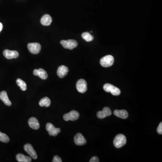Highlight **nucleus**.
<instances>
[{
  "label": "nucleus",
  "instance_id": "23",
  "mask_svg": "<svg viewBox=\"0 0 162 162\" xmlns=\"http://www.w3.org/2000/svg\"><path fill=\"white\" fill-rule=\"evenodd\" d=\"M0 141L4 143H8L10 141V139L7 135L0 132Z\"/></svg>",
  "mask_w": 162,
  "mask_h": 162
},
{
  "label": "nucleus",
  "instance_id": "3",
  "mask_svg": "<svg viewBox=\"0 0 162 162\" xmlns=\"http://www.w3.org/2000/svg\"><path fill=\"white\" fill-rule=\"evenodd\" d=\"M114 58L111 55H107L101 58L100 64L103 67H109L112 66L114 63Z\"/></svg>",
  "mask_w": 162,
  "mask_h": 162
},
{
  "label": "nucleus",
  "instance_id": "26",
  "mask_svg": "<svg viewBox=\"0 0 162 162\" xmlns=\"http://www.w3.org/2000/svg\"><path fill=\"white\" fill-rule=\"evenodd\" d=\"M99 158L96 156H94L90 160V162H99Z\"/></svg>",
  "mask_w": 162,
  "mask_h": 162
},
{
  "label": "nucleus",
  "instance_id": "18",
  "mask_svg": "<svg viewBox=\"0 0 162 162\" xmlns=\"http://www.w3.org/2000/svg\"><path fill=\"white\" fill-rule=\"evenodd\" d=\"M52 21V18L49 14L43 15L41 19V23L44 26L50 25Z\"/></svg>",
  "mask_w": 162,
  "mask_h": 162
},
{
  "label": "nucleus",
  "instance_id": "2",
  "mask_svg": "<svg viewBox=\"0 0 162 162\" xmlns=\"http://www.w3.org/2000/svg\"><path fill=\"white\" fill-rule=\"evenodd\" d=\"M103 88L104 90L106 92H110L113 96H119L121 93V91L119 89L112 84H109V83L104 84Z\"/></svg>",
  "mask_w": 162,
  "mask_h": 162
},
{
  "label": "nucleus",
  "instance_id": "14",
  "mask_svg": "<svg viewBox=\"0 0 162 162\" xmlns=\"http://www.w3.org/2000/svg\"><path fill=\"white\" fill-rule=\"evenodd\" d=\"M33 74L40 77L42 79H46L48 77V74L45 70L43 69H39V70H34Z\"/></svg>",
  "mask_w": 162,
  "mask_h": 162
},
{
  "label": "nucleus",
  "instance_id": "20",
  "mask_svg": "<svg viewBox=\"0 0 162 162\" xmlns=\"http://www.w3.org/2000/svg\"><path fill=\"white\" fill-rule=\"evenodd\" d=\"M51 104L50 99L48 97H45L41 99L39 102V106L41 107L46 106L47 107L50 106Z\"/></svg>",
  "mask_w": 162,
  "mask_h": 162
},
{
  "label": "nucleus",
  "instance_id": "16",
  "mask_svg": "<svg viewBox=\"0 0 162 162\" xmlns=\"http://www.w3.org/2000/svg\"><path fill=\"white\" fill-rule=\"evenodd\" d=\"M0 99L5 104L10 106L12 104L11 101L9 100L6 91H2L0 93Z\"/></svg>",
  "mask_w": 162,
  "mask_h": 162
},
{
  "label": "nucleus",
  "instance_id": "4",
  "mask_svg": "<svg viewBox=\"0 0 162 162\" xmlns=\"http://www.w3.org/2000/svg\"><path fill=\"white\" fill-rule=\"evenodd\" d=\"M60 43L64 48L70 50L74 49L78 45L77 41L75 40H62L60 41Z\"/></svg>",
  "mask_w": 162,
  "mask_h": 162
},
{
  "label": "nucleus",
  "instance_id": "9",
  "mask_svg": "<svg viewBox=\"0 0 162 162\" xmlns=\"http://www.w3.org/2000/svg\"><path fill=\"white\" fill-rule=\"evenodd\" d=\"M24 149L26 152L33 159H36L37 158V154L33 148V146L30 144H27L24 146Z\"/></svg>",
  "mask_w": 162,
  "mask_h": 162
},
{
  "label": "nucleus",
  "instance_id": "19",
  "mask_svg": "<svg viewBox=\"0 0 162 162\" xmlns=\"http://www.w3.org/2000/svg\"><path fill=\"white\" fill-rule=\"evenodd\" d=\"M17 160L20 162H31L32 159L30 157L24 155L22 153H18L16 156Z\"/></svg>",
  "mask_w": 162,
  "mask_h": 162
},
{
  "label": "nucleus",
  "instance_id": "13",
  "mask_svg": "<svg viewBox=\"0 0 162 162\" xmlns=\"http://www.w3.org/2000/svg\"><path fill=\"white\" fill-rule=\"evenodd\" d=\"M69 70L68 68L64 65H61L58 68L57 71V74L58 76L60 78H63L65 76L67 75Z\"/></svg>",
  "mask_w": 162,
  "mask_h": 162
},
{
  "label": "nucleus",
  "instance_id": "7",
  "mask_svg": "<svg viewBox=\"0 0 162 162\" xmlns=\"http://www.w3.org/2000/svg\"><path fill=\"white\" fill-rule=\"evenodd\" d=\"M76 88L78 92L84 93L87 91V83L85 80L81 79L77 83Z\"/></svg>",
  "mask_w": 162,
  "mask_h": 162
},
{
  "label": "nucleus",
  "instance_id": "11",
  "mask_svg": "<svg viewBox=\"0 0 162 162\" xmlns=\"http://www.w3.org/2000/svg\"><path fill=\"white\" fill-rule=\"evenodd\" d=\"M3 55L7 59H10L17 58L19 56V54L16 51H10L5 50L3 52Z\"/></svg>",
  "mask_w": 162,
  "mask_h": 162
},
{
  "label": "nucleus",
  "instance_id": "17",
  "mask_svg": "<svg viewBox=\"0 0 162 162\" xmlns=\"http://www.w3.org/2000/svg\"><path fill=\"white\" fill-rule=\"evenodd\" d=\"M113 114L117 117L122 119H127L129 117V113L126 110H115L113 112Z\"/></svg>",
  "mask_w": 162,
  "mask_h": 162
},
{
  "label": "nucleus",
  "instance_id": "10",
  "mask_svg": "<svg viewBox=\"0 0 162 162\" xmlns=\"http://www.w3.org/2000/svg\"><path fill=\"white\" fill-rule=\"evenodd\" d=\"M112 114V111L109 107H104L102 111H100L97 113V117L100 119H104Z\"/></svg>",
  "mask_w": 162,
  "mask_h": 162
},
{
  "label": "nucleus",
  "instance_id": "5",
  "mask_svg": "<svg viewBox=\"0 0 162 162\" xmlns=\"http://www.w3.org/2000/svg\"><path fill=\"white\" fill-rule=\"evenodd\" d=\"M79 117V114L77 111L75 110H72L69 112V113H66L64 115L63 118L66 121L70 120L73 121L78 119Z\"/></svg>",
  "mask_w": 162,
  "mask_h": 162
},
{
  "label": "nucleus",
  "instance_id": "15",
  "mask_svg": "<svg viewBox=\"0 0 162 162\" xmlns=\"http://www.w3.org/2000/svg\"><path fill=\"white\" fill-rule=\"evenodd\" d=\"M28 124L31 128L34 130H37L40 127V124L38 120L35 117H31L28 120Z\"/></svg>",
  "mask_w": 162,
  "mask_h": 162
},
{
  "label": "nucleus",
  "instance_id": "27",
  "mask_svg": "<svg viewBox=\"0 0 162 162\" xmlns=\"http://www.w3.org/2000/svg\"><path fill=\"white\" fill-rule=\"evenodd\" d=\"M2 28H3V24L1 23H0V32L2 31Z\"/></svg>",
  "mask_w": 162,
  "mask_h": 162
},
{
  "label": "nucleus",
  "instance_id": "25",
  "mask_svg": "<svg viewBox=\"0 0 162 162\" xmlns=\"http://www.w3.org/2000/svg\"><path fill=\"white\" fill-rule=\"evenodd\" d=\"M157 132L159 134H162V123L161 122L159 126H158V129L157 130Z\"/></svg>",
  "mask_w": 162,
  "mask_h": 162
},
{
  "label": "nucleus",
  "instance_id": "22",
  "mask_svg": "<svg viewBox=\"0 0 162 162\" xmlns=\"http://www.w3.org/2000/svg\"><path fill=\"white\" fill-rule=\"evenodd\" d=\"M82 37L87 42L92 41L93 40L94 37L90 33L88 32H85L83 33L82 35Z\"/></svg>",
  "mask_w": 162,
  "mask_h": 162
},
{
  "label": "nucleus",
  "instance_id": "1",
  "mask_svg": "<svg viewBox=\"0 0 162 162\" xmlns=\"http://www.w3.org/2000/svg\"><path fill=\"white\" fill-rule=\"evenodd\" d=\"M127 139L123 134H120L117 135L113 140L114 146L117 148H120L126 144Z\"/></svg>",
  "mask_w": 162,
  "mask_h": 162
},
{
  "label": "nucleus",
  "instance_id": "21",
  "mask_svg": "<svg viewBox=\"0 0 162 162\" xmlns=\"http://www.w3.org/2000/svg\"><path fill=\"white\" fill-rule=\"evenodd\" d=\"M16 83L18 86L20 87L21 90L25 91L27 90V85L24 81L21 79L20 78H18L17 79Z\"/></svg>",
  "mask_w": 162,
  "mask_h": 162
},
{
  "label": "nucleus",
  "instance_id": "12",
  "mask_svg": "<svg viewBox=\"0 0 162 162\" xmlns=\"http://www.w3.org/2000/svg\"><path fill=\"white\" fill-rule=\"evenodd\" d=\"M74 140L75 143L77 146H83L87 143L85 137L80 133H78L76 135L74 138Z\"/></svg>",
  "mask_w": 162,
  "mask_h": 162
},
{
  "label": "nucleus",
  "instance_id": "6",
  "mask_svg": "<svg viewBox=\"0 0 162 162\" xmlns=\"http://www.w3.org/2000/svg\"><path fill=\"white\" fill-rule=\"evenodd\" d=\"M46 129L49 135L52 136H56L61 130L59 128H56L52 123H47L46 125Z\"/></svg>",
  "mask_w": 162,
  "mask_h": 162
},
{
  "label": "nucleus",
  "instance_id": "8",
  "mask_svg": "<svg viewBox=\"0 0 162 162\" xmlns=\"http://www.w3.org/2000/svg\"><path fill=\"white\" fill-rule=\"evenodd\" d=\"M28 50L33 54L39 53L41 50V46L38 43H30L28 45Z\"/></svg>",
  "mask_w": 162,
  "mask_h": 162
},
{
  "label": "nucleus",
  "instance_id": "24",
  "mask_svg": "<svg viewBox=\"0 0 162 162\" xmlns=\"http://www.w3.org/2000/svg\"><path fill=\"white\" fill-rule=\"evenodd\" d=\"M53 162H62V160L61 158H60V157L56 155L54 156V157L53 159L52 160Z\"/></svg>",
  "mask_w": 162,
  "mask_h": 162
}]
</instances>
